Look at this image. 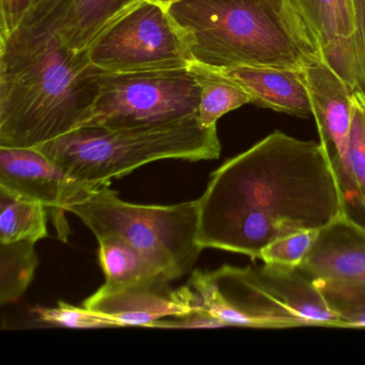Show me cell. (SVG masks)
I'll list each match as a JSON object with an SVG mask.
<instances>
[{
  "label": "cell",
  "mask_w": 365,
  "mask_h": 365,
  "mask_svg": "<svg viewBox=\"0 0 365 365\" xmlns=\"http://www.w3.org/2000/svg\"><path fill=\"white\" fill-rule=\"evenodd\" d=\"M39 322L54 327L70 329L117 328L106 316L87 307H78L59 301L55 307H38L34 309Z\"/></svg>",
  "instance_id": "obj_23"
},
{
  "label": "cell",
  "mask_w": 365,
  "mask_h": 365,
  "mask_svg": "<svg viewBox=\"0 0 365 365\" xmlns=\"http://www.w3.org/2000/svg\"><path fill=\"white\" fill-rule=\"evenodd\" d=\"M189 69L200 87L198 120L204 127H217L222 116L252 103L249 93L220 70L197 63H192Z\"/></svg>",
  "instance_id": "obj_16"
},
{
  "label": "cell",
  "mask_w": 365,
  "mask_h": 365,
  "mask_svg": "<svg viewBox=\"0 0 365 365\" xmlns=\"http://www.w3.org/2000/svg\"><path fill=\"white\" fill-rule=\"evenodd\" d=\"M110 185L72 202L68 212L81 219L97 239L114 235L127 240L170 282L187 274L204 250L197 242L198 200L168 206L132 204Z\"/></svg>",
  "instance_id": "obj_6"
},
{
  "label": "cell",
  "mask_w": 365,
  "mask_h": 365,
  "mask_svg": "<svg viewBox=\"0 0 365 365\" xmlns=\"http://www.w3.org/2000/svg\"><path fill=\"white\" fill-rule=\"evenodd\" d=\"M98 242L99 262L106 284L120 286L158 279H168L140 250L121 237L108 235L98 238Z\"/></svg>",
  "instance_id": "obj_15"
},
{
  "label": "cell",
  "mask_w": 365,
  "mask_h": 365,
  "mask_svg": "<svg viewBox=\"0 0 365 365\" xmlns=\"http://www.w3.org/2000/svg\"><path fill=\"white\" fill-rule=\"evenodd\" d=\"M197 200L198 245L252 259L275 239L322 230L349 212L326 149L281 131L220 166Z\"/></svg>",
  "instance_id": "obj_1"
},
{
  "label": "cell",
  "mask_w": 365,
  "mask_h": 365,
  "mask_svg": "<svg viewBox=\"0 0 365 365\" xmlns=\"http://www.w3.org/2000/svg\"><path fill=\"white\" fill-rule=\"evenodd\" d=\"M35 148L72 178L96 187L151 162L204 161L221 153L217 127H204L198 116L148 127H81Z\"/></svg>",
  "instance_id": "obj_5"
},
{
  "label": "cell",
  "mask_w": 365,
  "mask_h": 365,
  "mask_svg": "<svg viewBox=\"0 0 365 365\" xmlns=\"http://www.w3.org/2000/svg\"><path fill=\"white\" fill-rule=\"evenodd\" d=\"M348 202L356 198L365 208V96L356 89L352 95V119L346 159Z\"/></svg>",
  "instance_id": "obj_20"
},
{
  "label": "cell",
  "mask_w": 365,
  "mask_h": 365,
  "mask_svg": "<svg viewBox=\"0 0 365 365\" xmlns=\"http://www.w3.org/2000/svg\"><path fill=\"white\" fill-rule=\"evenodd\" d=\"M99 86L83 127H148L198 116L200 87L189 68L102 71Z\"/></svg>",
  "instance_id": "obj_7"
},
{
  "label": "cell",
  "mask_w": 365,
  "mask_h": 365,
  "mask_svg": "<svg viewBox=\"0 0 365 365\" xmlns=\"http://www.w3.org/2000/svg\"><path fill=\"white\" fill-rule=\"evenodd\" d=\"M224 324L204 309H198L181 316L162 318L151 324L150 328L163 329H210L221 328Z\"/></svg>",
  "instance_id": "obj_25"
},
{
  "label": "cell",
  "mask_w": 365,
  "mask_h": 365,
  "mask_svg": "<svg viewBox=\"0 0 365 365\" xmlns=\"http://www.w3.org/2000/svg\"><path fill=\"white\" fill-rule=\"evenodd\" d=\"M88 55L98 69L118 73L185 69L193 63L168 10L149 0L106 29Z\"/></svg>",
  "instance_id": "obj_8"
},
{
  "label": "cell",
  "mask_w": 365,
  "mask_h": 365,
  "mask_svg": "<svg viewBox=\"0 0 365 365\" xmlns=\"http://www.w3.org/2000/svg\"><path fill=\"white\" fill-rule=\"evenodd\" d=\"M315 282L343 328H365V285Z\"/></svg>",
  "instance_id": "obj_21"
},
{
  "label": "cell",
  "mask_w": 365,
  "mask_h": 365,
  "mask_svg": "<svg viewBox=\"0 0 365 365\" xmlns=\"http://www.w3.org/2000/svg\"><path fill=\"white\" fill-rule=\"evenodd\" d=\"M35 241L0 243V303L14 302L26 292L38 267Z\"/></svg>",
  "instance_id": "obj_18"
},
{
  "label": "cell",
  "mask_w": 365,
  "mask_h": 365,
  "mask_svg": "<svg viewBox=\"0 0 365 365\" xmlns=\"http://www.w3.org/2000/svg\"><path fill=\"white\" fill-rule=\"evenodd\" d=\"M303 72L319 143L334 162L346 192V159L351 127L352 95L356 89L324 58L305 66Z\"/></svg>",
  "instance_id": "obj_11"
},
{
  "label": "cell",
  "mask_w": 365,
  "mask_h": 365,
  "mask_svg": "<svg viewBox=\"0 0 365 365\" xmlns=\"http://www.w3.org/2000/svg\"><path fill=\"white\" fill-rule=\"evenodd\" d=\"M187 285L195 292L198 307L224 327L343 328L316 282L298 267L225 264L194 271Z\"/></svg>",
  "instance_id": "obj_4"
},
{
  "label": "cell",
  "mask_w": 365,
  "mask_h": 365,
  "mask_svg": "<svg viewBox=\"0 0 365 365\" xmlns=\"http://www.w3.org/2000/svg\"><path fill=\"white\" fill-rule=\"evenodd\" d=\"M83 48L91 44L143 0H71Z\"/></svg>",
  "instance_id": "obj_19"
},
{
  "label": "cell",
  "mask_w": 365,
  "mask_h": 365,
  "mask_svg": "<svg viewBox=\"0 0 365 365\" xmlns=\"http://www.w3.org/2000/svg\"><path fill=\"white\" fill-rule=\"evenodd\" d=\"M193 63L302 69L324 58L289 0H182L168 9Z\"/></svg>",
  "instance_id": "obj_3"
},
{
  "label": "cell",
  "mask_w": 365,
  "mask_h": 365,
  "mask_svg": "<svg viewBox=\"0 0 365 365\" xmlns=\"http://www.w3.org/2000/svg\"><path fill=\"white\" fill-rule=\"evenodd\" d=\"M354 67L356 89L365 96V0H354Z\"/></svg>",
  "instance_id": "obj_24"
},
{
  "label": "cell",
  "mask_w": 365,
  "mask_h": 365,
  "mask_svg": "<svg viewBox=\"0 0 365 365\" xmlns=\"http://www.w3.org/2000/svg\"><path fill=\"white\" fill-rule=\"evenodd\" d=\"M166 279L129 285L104 283L83 307L112 320L116 327H149L162 318L185 315L200 309L189 285L170 287Z\"/></svg>",
  "instance_id": "obj_10"
},
{
  "label": "cell",
  "mask_w": 365,
  "mask_h": 365,
  "mask_svg": "<svg viewBox=\"0 0 365 365\" xmlns=\"http://www.w3.org/2000/svg\"><path fill=\"white\" fill-rule=\"evenodd\" d=\"M48 217L41 202L0 189V243L46 238Z\"/></svg>",
  "instance_id": "obj_17"
},
{
  "label": "cell",
  "mask_w": 365,
  "mask_h": 365,
  "mask_svg": "<svg viewBox=\"0 0 365 365\" xmlns=\"http://www.w3.org/2000/svg\"><path fill=\"white\" fill-rule=\"evenodd\" d=\"M220 71L240 85L256 106L292 116L312 115L303 68L238 67Z\"/></svg>",
  "instance_id": "obj_14"
},
{
  "label": "cell",
  "mask_w": 365,
  "mask_h": 365,
  "mask_svg": "<svg viewBox=\"0 0 365 365\" xmlns=\"http://www.w3.org/2000/svg\"><path fill=\"white\" fill-rule=\"evenodd\" d=\"M98 187L72 178L39 149L0 146V189L41 202L63 241L69 236L68 206Z\"/></svg>",
  "instance_id": "obj_9"
},
{
  "label": "cell",
  "mask_w": 365,
  "mask_h": 365,
  "mask_svg": "<svg viewBox=\"0 0 365 365\" xmlns=\"http://www.w3.org/2000/svg\"><path fill=\"white\" fill-rule=\"evenodd\" d=\"M37 1L38 0H1L0 37L14 31Z\"/></svg>",
  "instance_id": "obj_26"
},
{
  "label": "cell",
  "mask_w": 365,
  "mask_h": 365,
  "mask_svg": "<svg viewBox=\"0 0 365 365\" xmlns=\"http://www.w3.org/2000/svg\"><path fill=\"white\" fill-rule=\"evenodd\" d=\"M317 42L324 61L356 89L354 0H289Z\"/></svg>",
  "instance_id": "obj_13"
},
{
  "label": "cell",
  "mask_w": 365,
  "mask_h": 365,
  "mask_svg": "<svg viewBox=\"0 0 365 365\" xmlns=\"http://www.w3.org/2000/svg\"><path fill=\"white\" fill-rule=\"evenodd\" d=\"M320 230H303L286 235L269 243L259 259L264 264L297 267L302 264L317 240Z\"/></svg>",
  "instance_id": "obj_22"
},
{
  "label": "cell",
  "mask_w": 365,
  "mask_h": 365,
  "mask_svg": "<svg viewBox=\"0 0 365 365\" xmlns=\"http://www.w3.org/2000/svg\"><path fill=\"white\" fill-rule=\"evenodd\" d=\"M151 3L157 4V5L161 6L164 9L168 10L170 6L174 5V4L179 3V1H182V0H149Z\"/></svg>",
  "instance_id": "obj_27"
},
{
  "label": "cell",
  "mask_w": 365,
  "mask_h": 365,
  "mask_svg": "<svg viewBox=\"0 0 365 365\" xmlns=\"http://www.w3.org/2000/svg\"><path fill=\"white\" fill-rule=\"evenodd\" d=\"M298 268L314 281L365 285V226L349 212L339 215L319 230Z\"/></svg>",
  "instance_id": "obj_12"
},
{
  "label": "cell",
  "mask_w": 365,
  "mask_h": 365,
  "mask_svg": "<svg viewBox=\"0 0 365 365\" xmlns=\"http://www.w3.org/2000/svg\"><path fill=\"white\" fill-rule=\"evenodd\" d=\"M0 39V146L35 148L83 127L102 71L80 46L71 0H38Z\"/></svg>",
  "instance_id": "obj_2"
}]
</instances>
